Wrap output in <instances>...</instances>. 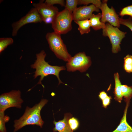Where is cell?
<instances>
[{"label": "cell", "mask_w": 132, "mask_h": 132, "mask_svg": "<svg viewBox=\"0 0 132 132\" xmlns=\"http://www.w3.org/2000/svg\"><path fill=\"white\" fill-rule=\"evenodd\" d=\"M48 102L47 99H43L32 107L27 106L22 116L14 121L13 132H16L27 125H35L42 128L44 122L41 118L40 112Z\"/></svg>", "instance_id": "6da1fadb"}, {"label": "cell", "mask_w": 132, "mask_h": 132, "mask_svg": "<svg viewBox=\"0 0 132 132\" xmlns=\"http://www.w3.org/2000/svg\"><path fill=\"white\" fill-rule=\"evenodd\" d=\"M46 55L44 50H42L39 53L36 54V59L34 63L31 66V68L35 69L33 76L34 78L38 76H40L39 81L36 85L41 84L44 88V86L42 84V81L45 77L49 75H53L57 77L59 84L63 83L66 85L61 81L59 77L60 72L61 71L65 70V67L64 66H53L49 65L48 62L45 60Z\"/></svg>", "instance_id": "7a4b0ae2"}, {"label": "cell", "mask_w": 132, "mask_h": 132, "mask_svg": "<svg viewBox=\"0 0 132 132\" xmlns=\"http://www.w3.org/2000/svg\"><path fill=\"white\" fill-rule=\"evenodd\" d=\"M45 37L50 49L57 58L67 62L70 60L72 57L68 53L60 34L54 32H48Z\"/></svg>", "instance_id": "3957f363"}, {"label": "cell", "mask_w": 132, "mask_h": 132, "mask_svg": "<svg viewBox=\"0 0 132 132\" xmlns=\"http://www.w3.org/2000/svg\"><path fill=\"white\" fill-rule=\"evenodd\" d=\"M73 20V13L65 8L55 15L51 23L52 28L57 33L66 34L71 30Z\"/></svg>", "instance_id": "277c9868"}, {"label": "cell", "mask_w": 132, "mask_h": 132, "mask_svg": "<svg viewBox=\"0 0 132 132\" xmlns=\"http://www.w3.org/2000/svg\"><path fill=\"white\" fill-rule=\"evenodd\" d=\"M102 30L103 36L108 37L110 40L112 52L113 53H118L121 50V42L125 37L127 33L121 31L118 28L115 27L108 23L106 24L105 28Z\"/></svg>", "instance_id": "5b68a950"}, {"label": "cell", "mask_w": 132, "mask_h": 132, "mask_svg": "<svg viewBox=\"0 0 132 132\" xmlns=\"http://www.w3.org/2000/svg\"><path fill=\"white\" fill-rule=\"evenodd\" d=\"M19 90H12L2 94L0 96V112H4L7 109L12 107L20 109L23 101Z\"/></svg>", "instance_id": "8992f818"}, {"label": "cell", "mask_w": 132, "mask_h": 132, "mask_svg": "<svg viewBox=\"0 0 132 132\" xmlns=\"http://www.w3.org/2000/svg\"><path fill=\"white\" fill-rule=\"evenodd\" d=\"M91 63L90 57L87 56L84 52H80L72 57L66 63V66L69 72L78 70L83 72L88 69Z\"/></svg>", "instance_id": "52a82bcc"}, {"label": "cell", "mask_w": 132, "mask_h": 132, "mask_svg": "<svg viewBox=\"0 0 132 132\" xmlns=\"http://www.w3.org/2000/svg\"><path fill=\"white\" fill-rule=\"evenodd\" d=\"M44 1L40 0L38 3H33V6L40 15L43 21L46 24L52 23L55 16L59 12L58 9Z\"/></svg>", "instance_id": "ba28073f"}, {"label": "cell", "mask_w": 132, "mask_h": 132, "mask_svg": "<svg viewBox=\"0 0 132 132\" xmlns=\"http://www.w3.org/2000/svg\"><path fill=\"white\" fill-rule=\"evenodd\" d=\"M42 21V19L37 10L34 8H32L25 16L12 24V35L13 37L16 36L19 29L26 24L41 23Z\"/></svg>", "instance_id": "9c48e42d"}, {"label": "cell", "mask_w": 132, "mask_h": 132, "mask_svg": "<svg viewBox=\"0 0 132 132\" xmlns=\"http://www.w3.org/2000/svg\"><path fill=\"white\" fill-rule=\"evenodd\" d=\"M107 0H103L101 2L100 9L102 11L101 22L105 23L108 22L111 25L119 28L120 24L119 22V15L116 12L113 7L109 8L107 4Z\"/></svg>", "instance_id": "30bf717a"}, {"label": "cell", "mask_w": 132, "mask_h": 132, "mask_svg": "<svg viewBox=\"0 0 132 132\" xmlns=\"http://www.w3.org/2000/svg\"><path fill=\"white\" fill-rule=\"evenodd\" d=\"M99 11V8L92 4L77 7L72 13L73 20L75 21L88 19L93 12Z\"/></svg>", "instance_id": "8fae6325"}, {"label": "cell", "mask_w": 132, "mask_h": 132, "mask_svg": "<svg viewBox=\"0 0 132 132\" xmlns=\"http://www.w3.org/2000/svg\"><path fill=\"white\" fill-rule=\"evenodd\" d=\"M72 115L70 113L65 114L64 119L62 120L56 122L53 121L55 127L54 128L53 132H73L71 128L68 123L69 119L72 118Z\"/></svg>", "instance_id": "7c38bea8"}, {"label": "cell", "mask_w": 132, "mask_h": 132, "mask_svg": "<svg viewBox=\"0 0 132 132\" xmlns=\"http://www.w3.org/2000/svg\"><path fill=\"white\" fill-rule=\"evenodd\" d=\"M130 101L127 102L123 116L120 123L116 129L112 132H132V127L128 124L126 120L127 110Z\"/></svg>", "instance_id": "4fadbf2b"}, {"label": "cell", "mask_w": 132, "mask_h": 132, "mask_svg": "<svg viewBox=\"0 0 132 132\" xmlns=\"http://www.w3.org/2000/svg\"><path fill=\"white\" fill-rule=\"evenodd\" d=\"M102 16L101 14L99 13L95 15L93 14L89 19L91 27L94 30L97 31L101 29H102L105 27L106 24L100 21Z\"/></svg>", "instance_id": "5bb4252c"}, {"label": "cell", "mask_w": 132, "mask_h": 132, "mask_svg": "<svg viewBox=\"0 0 132 132\" xmlns=\"http://www.w3.org/2000/svg\"><path fill=\"white\" fill-rule=\"evenodd\" d=\"M115 85L113 93L115 99L121 103L122 99L121 91V84L119 79V74L117 72L114 74Z\"/></svg>", "instance_id": "9a60e30c"}, {"label": "cell", "mask_w": 132, "mask_h": 132, "mask_svg": "<svg viewBox=\"0 0 132 132\" xmlns=\"http://www.w3.org/2000/svg\"><path fill=\"white\" fill-rule=\"evenodd\" d=\"M74 22L78 25V30L81 35L88 33L90 32L91 25L89 20L76 21Z\"/></svg>", "instance_id": "2e32d148"}, {"label": "cell", "mask_w": 132, "mask_h": 132, "mask_svg": "<svg viewBox=\"0 0 132 132\" xmlns=\"http://www.w3.org/2000/svg\"><path fill=\"white\" fill-rule=\"evenodd\" d=\"M121 91L122 96L124 98L125 101L126 102L130 101L132 97V86L121 85Z\"/></svg>", "instance_id": "e0dca14e"}, {"label": "cell", "mask_w": 132, "mask_h": 132, "mask_svg": "<svg viewBox=\"0 0 132 132\" xmlns=\"http://www.w3.org/2000/svg\"><path fill=\"white\" fill-rule=\"evenodd\" d=\"M124 68L127 72H132V55H128L124 58Z\"/></svg>", "instance_id": "ac0fdd59"}, {"label": "cell", "mask_w": 132, "mask_h": 132, "mask_svg": "<svg viewBox=\"0 0 132 132\" xmlns=\"http://www.w3.org/2000/svg\"><path fill=\"white\" fill-rule=\"evenodd\" d=\"M13 40L10 37L0 38V53H1L8 46L13 44Z\"/></svg>", "instance_id": "d6986e66"}, {"label": "cell", "mask_w": 132, "mask_h": 132, "mask_svg": "<svg viewBox=\"0 0 132 132\" xmlns=\"http://www.w3.org/2000/svg\"><path fill=\"white\" fill-rule=\"evenodd\" d=\"M9 117L5 115L4 112H0V132H7L5 126L6 123L8 121Z\"/></svg>", "instance_id": "ffe728a7"}, {"label": "cell", "mask_w": 132, "mask_h": 132, "mask_svg": "<svg viewBox=\"0 0 132 132\" xmlns=\"http://www.w3.org/2000/svg\"><path fill=\"white\" fill-rule=\"evenodd\" d=\"M78 0H66L65 6L70 12L73 13L77 8Z\"/></svg>", "instance_id": "44dd1931"}, {"label": "cell", "mask_w": 132, "mask_h": 132, "mask_svg": "<svg viewBox=\"0 0 132 132\" xmlns=\"http://www.w3.org/2000/svg\"><path fill=\"white\" fill-rule=\"evenodd\" d=\"M92 4L99 9L101 8V2L100 0H78V5H87Z\"/></svg>", "instance_id": "7402d4cb"}, {"label": "cell", "mask_w": 132, "mask_h": 132, "mask_svg": "<svg viewBox=\"0 0 132 132\" xmlns=\"http://www.w3.org/2000/svg\"><path fill=\"white\" fill-rule=\"evenodd\" d=\"M119 15L122 17L128 15L132 18V5L123 8L120 13Z\"/></svg>", "instance_id": "603a6c76"}, {"label": "cell", "mask_w": 132, "mask_h": 132, "mask_svg": "<svg viewBox=\"0 0 132 132\" xmlns=\"http://www.w3.org/2000/svg\"><path fill=\"white\" fill-rule=\"evenodd\" d=\"M119 22L120 24L126 26L129 28L132 32V17H130L126 19L119 18Z\"/></svg>", "instance_id": "cb8c5ba5"}, {"label": "cell", "mask_w": 132, "mask_h": 132, "mask_svg": "<svg viewBox=\"0 0 132 132\" xmlns=\"http://www.w3.org/2000/svg\"><path fill=\"white\" fill-rule=\"evenodd\" d=\"M68 123L73 131L76 130L79 126V122L78 120L76 118L72 117L69 120Z\"/></svg>", "instance_id": "d4e9b609"}, {"label": "cell", "mask_w": 132, "mask_h": 132, "mask_svg": "<svg viewBox=\"0 0 132 132\" xmlns=\"http://www.w3.org/2000/svg\"><path fill=\"white\" fill-rule=\"evenodd\" d=\"M45 2L52 5L55 4H58L62 6L65 7V1L64 0H46Z\"/></svg>", "instance_id": "484cf974"}, {"label": "cell", "mask_w": 132, "mask_h": 132, "mask_svg": "<svg viewBox=\"0 0 132 132\" xmlns=\"http://www.w3.org/2000/svg\"><path fill=\"white\" fill-rule=\"evenodd\" d=\"M111 97L110 96H108L102 100L103 107L106 108L107 106L110 105Z\"/></svg>", "instance_id": "4316f807"}, {"label": "cell", "mask_w": 132, "mask_h": 132, "mask_svg": "<svg viewBox=\"0 0 132 132\" xmlns=\"http://www.w3.org/2000/svg\"><path fill=\"white\" fill-rule=\"evenodd\" d=\"M108 96L107 93L104 91L100 92L99 95V98L102 100Z\"/></svg>", "instance_id": "83f0119b"}, {"label": "cell", "mask_w": 132, "mask_h": 132, "mask_svg": "<svg viewBox=\"0 0 132 132\" xmlns=\"http://www.w3.org/2000/svg\"></svg>", "instance_id": "f1b7e54d"}]
</instances>
